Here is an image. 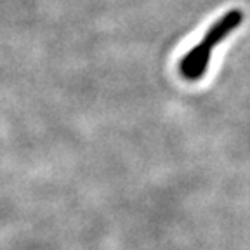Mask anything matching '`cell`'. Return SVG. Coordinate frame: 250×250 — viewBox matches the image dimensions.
I'll return each mask as SVG.
<instances>
[{
  "mask_svg": "<svg viewBox=\"0 0 250 250\" xmlns=\"http://www.w3.org/2000/svg\"><path fill=\"white\" fill-rule=\"evenodd\" d=\"M210 47L207 43L200 42L198 45H195L191 51L188 52L179 62V71L186 80H198L205 75L207 71L208 62H210V56H212Z\"/></svg>",
  "mask_w": 250,
  "mask_h": 250,
  "instance_id": "obj_1",
  "label": "cell"
},
{
  "mask_svg": "<svg viewBox=\"0 0 250 250\" xmlns=\"http://www.w3.org/2000/svg\"><path fill=\"white\" fill-rule=\"evenodd\" d=\"M242 20H243L242 11H238V9H233V11H229L228 14H224L221 20L215 21V23L208 28L207 33L203 35L202 42L207 43L210 49H214L215 45H219V43L223 42V40L229 35L231 31L236 30V28L240 26Z\"/></svg>",
  "mask_w": 250,
  "mask_h": 250,
  "instance_id": "obj_2",
  "label": "cell"
}]
</instances>
